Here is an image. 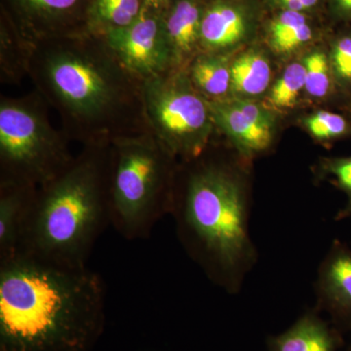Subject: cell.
<instances>
[{"instance_id":"21","label":"cell","mask_w":351,"mask_h":351,"mask_svg":"<svg viewBox=\"0 0 351 351\" xmlns=\"http://www.w3.org/2000/svg\"><path fill=\"white\" fill-rule=\"evenodd\" d=\"M304 86L306 69L304 63L302 62L289 64L270 89L267 105L276 110L294 108Z\"/></svg>"},{"instance_id":"29","label":"cell","mask_w":351,"mask_h":351,"mask_svg":"<svg viewBox=\"0 0 351 351\" xmlns=\"http://www.w3.org/2000/svg\"><path fill=\"white\" fill-rule=\"evenodd\" d=\"M350 117H351V100H350ZM350 120H351V117H350Z\"/></svg>"},{"instance_id":"17","label":"cell","mask_w":351,"mask_h":351,"mask_svg":"<svg viewBox=\"0 0 351 351\" xmlns=\"http://www.w3.org/2000/svg\"><path fill=\"white\" fill-rule=\"evenodd\" d=\"M34 44L25 40L5 13L0 11V78L17 85L29 76Z\"/></svg>"},{"instance_id":"8","label":"cell","mask_w":351,"mask_h":351,"mask_svg":"<svg viewBox=\"0 0 351 351\" xmlns=\"http://www.w3.org/2000/svg\"><path fill=\"white\" fill-rule=\"evenodd\" d=\"M100 38L119 63L142 82L173 71L172 53L159 14L142 12L133 24Z\"/></svg>"},{"instance_id":"1","label":"cell","mask_w":351,"mask_h":351,"mask_svg":"<svg viewBox=\"0 0 351 351\" xmlns=\"http://www.w3.org/2000/svg\"><path fill=\"white\" fill-rule=\"evenodd\" d=\"M29 77L71 142L110 144L151 131L144 82L119 63L100 36L73 34L34 43Z\"/></svg>"},{"instance_id":"6","label":"cell","mask_w":351,"mask_h":351,"mask_svg":"<svg viewBox=\"0 0 351 351\" xmlns=\"http://www.w3.org/2000/svg\"><path fill=\"white\" fill-rule=\"evenodd\" d=\"M48 105L32 93L0 99V181L39 188L63 173L75 159L71 141L51 124Z\"/></svg>"},{"instance_id":"22","label":"cell","mask_w":351,"mask_h":351,"mask_svg":"<svg viewBox=\"0 0 351 351\" xmlns=\"http://www.w3.org/2000/svg\"><path fill=\"white\" fill-rule=\"evenodd\" d=\"M302 63L306 69L304 91L315 99L327 97L332 85L335 86L329 53L322 50L313 51L304 58Z\"/></svg>"},{"instance_id":"16","label":"cell","mask_w":351,"mask_h":351,"mask_svg":"<svg viewBox=\"0 0 351 351\" xmlns=\"http://www.w3.org/2000/svg\"><path fill=\"white\" fill-rule=\"evenodd\" d=\"M186 71L193 86L208 101L230 98L232 61L228 54L201 52Z\"/></svg>"},{"instance_id":"19","label":"cell","mask_w":351,"mask_h":351,"mask_svg":"<svg viewBox=\"0 0 351 351\" xmlns=\"http://www.w3.org/2000/svg\"><path fill=\"white\" fill-rule=\"evenodd\" d=\"M144 9V0H91L88 8L86 34L103 36L133 24Z\"/></svg>"},{"instance_id":"24","label":"cell","mask_w":351,"mask_h":351,"mask_svg":"<svg viewBox=\"0 0 351 351\" xmlns=\"http://www.w3.org/2000/svg\"><path fill=\"white\" fill-rule=\"evenodd\" d=\"M320 178L331 176L332 182L337 188L345 193L348 201L343 209L337 215L336 221L351 217V156L335 157L321 160L317 169Z\"/></svg>"},{"instance_id":"26","label":"cell","mask_w":351,"mask_h":351,"mask_svg":"<svg viewBox=\"0 0 351 351\" xmlns=\"http://www.w3.org/2000/svg\"><path fill=\"white\" fill-rule=\"evenodd\" d=\"M276 1L283 10L302 13L315 6L319 0H276Z\"/></svg>"},{"instance_id":"25","label":"cell","mask_w":351,"mask_h":351,"mask_svg":"<svg viewBox=\"0 0 351 351\" xmlns=\"http://www.w3.org/2000/svg\"><path fill=\"white\" fill-rule=\"evenodd\" d=\"M335 86L351 100V36H343L332 44L329 52Z\"/></svg>"},{"instance_id":"30","label":"cell","mask_w":351,"mask_h":351,"mask_svg":"<svg viewBox=\"0 0 351 351\" xmlns=\"http://www.w3.org/2000/svg\"><path fill=\"white\" fill-rule=\"evenodd\" d=\"M348 351H351V346H350V350H348Z\"/></svg>"},{"instance_id":"23","label":"cell","mask_w":351,"mask_h":351,"mask_svg":"<svg viewBox=\"0 0 351 351\" xmlns=\"http://www.w3.org/2000/svg\"><path fill=\"white\" fill-rule=\"evenodd\" d=\"M304 123L316 140L327 142L351 136V120L339 113L319 110L308 115Z\"/></svg>"},{"instance_id":"11","label":"cell","mask_w":351,"mask_h":351,"mask_svg":"<svg viewBox=\"0 0 351 351\" xmlns=\"http://www.w3.org/2000/svg\"><path fill=\"white\" fill-rule=\"evenodd\" d=\"M316 311L339 330L351 329V248L336 239L323 258L315 282Z\"/></svg>"},{"instance_id":"7","label":"cell","mask_w":351,"mask_h":351,"mask_svg":"<svg viewBox=\"0 0 351 351\" xmlns=\"http://www.w3.org/2000/svg\"><path fill=\"white\" fill-rule=\"evenodd\" d=\"M143 103L149 130L178 161L199 156L211 144L216 126L209 101L193 86L186 69L145 80Z\"/></svg>"},{"instance_id":"5","label":"cell","mask_w":351,"mask_h":351,"mask_svg":"<svg viewBox=\"0 0 351 351\" xmlns=\"http://www.w3.org/2000/svg\"><path fill=\"white\" fill-rule=\"evenodd\" d=\"M179 161L151 131L110 143V225L127 240L145 239L171 214Z\"/></svg>"},{"instance_id":"27","label":"cell","mask_w":351,"mask_h":351,"mask_svg":"<svg viewBox=\"0 0 351 351\" xmlns=\"http://www.w3.org/2000/svg\"><path fill=\"white\" fill-rule=\"evenodd\" d=\"M175 0H144L143 12H149L162 15Z\"/></svg>"},{"instance_id":"28","label":"cell","mask_w":351,"mask_h":351,"mask_svg":"<svg viewBox=\"0 0 351 351\" xmlns=\"http://www.w3.org/2000/svg\"><path fill=\"white\" fill-rule=\"evenodd\" d=\"M339 11L345 15H351V0H335Z\"/></svg>"},{"instance_id":"2","label":"cell","mask_w":351,"mask_h":351,"mask_svg":"<svg viewBox=\"0 0 351 351\" xmlns=\"http://www.w3.org/2000/svg\"><path fill=\"white\" fill-rule=\"evenodd\" d=\"M105 323V286L87 267L0 263V351H89Z\"/></svg>"},{"instance_id":"10","label":"cell","mask_w":351,"mask_h":351,"mask_svg":"<svg viewBox=\"0 0 351 351\" xmlns=\"http://www.w3.org/2000/svg\"><path fill=\"white\" fill-rule=\"evenodd\" d=\"M216 128L230 138L246 158L269 151L276 136V119L269 108L247 99L209 101Z\"/></svg>"},{"instance_id":"15","label":"cell","mask_w":351,"mask_h":351,"mask_svg":"<svg viewBox=\"0 0 351 351\" xmlns=\"http://www.w3.org/2000/svg\"><path fill=\"white\" fill-rule=\"evenodd\" d=\"M343 345L341 330L322 319L315 308L302 314L282 334L267 339V351H339Z\"/></svg>"},{"instance_id":"4","label":"cell","mask_w":351,"mask_h":351,"mask_svg":"<svg viewBox=\"0 0 351 351\" xmlns=\"http://www.w3.org/2000/svg\"><path fill=\"white\" fill-rule=\"evenodd\" d=\"M110 144L83 145L71 165L39 186L18 255L86 267L110 221Z\"/></svg>"},{"instance_id":"18","label":"cell","mask_w":351,"mask_h":351,"mask_svg":"<svg viewBox=\"0 0 351 351\" xmlns=\"http://www.w3.org/2000/svg\"><path fill=\"white\" fill-rule=\"evenodd\" d=\"M271 75V66L262 51L250 49L242 53L232 61L230 97L247 99L260 96L269 88Z\"/></svg>"},{"instance_id":"14","label":"cell","mask_w":351,"mask_h":351,"mask_svg":"<svg viewBox=\"0 0 351 351\" xmlns=\"http://www.w3.org/2000/svg\"><path fill=\"white\" fill-rule=\"evenodd\" d=\"M205 0H175L162 14L172 53L173 71L186 69L201 52L200 29Z\"/></svg>"},{"instance_id":"20","label":"cell","mask_w":351,"mask_h":351,"mask_svg":"<svg viewBox=\"0 0 351 351\" xmlns=\"http://www.w3.org/2000/svg\"><path fill=\"white\" fill-rule=\"evenodd\" d=\"M269 38L277 55H288L311 40L313 29L304 14L283 10L272 21Z\"/></svg>"},{"instance_id":"3","label":"cell","mask_w":351,"mask_h":351,"mask_svg":"<svg viewBox=\"0 0 351 351\" xmlns=\"http://www.w3.org/2000/svg\"><path fill=\"white\" fill-rule=\"evenodd\" d=\"M171 214L189 257L212 282L230 294L239 293L258 261L243 169L210 158L206 151L179 161Z\"/></svg>"},{"instance_id":"12","label":"cell","mask_w":351,"mask_h":351,"mask_svg":"<svg viewBox=\"0 0 351 351\" xmlns=\"http://www.w3.org/2000/svg\"><path fill=\"white\" fill-rule=\"evenodd\" d=\"M38 191L32 184L0 181V263L19 253Z\"/></svg>"},{"instance_id":"9","label":"cell","mask_w":351,"mask_h":351,"mask_svg":"<svg viewBox=\"0 0 351 351\" xmlns=\"http://www.w3.org/2000/svg\"><path fill=\"white\" fill-rule=\"evenodd\" d=\"M91 0H1L21 36L32 44L48 39L86 34Z\"/></svg>"},{"instance_id":"13","label":"cell","mask_w":351,"mask_h":351,"mask_svg":"<svg viewBox=\"0 0 351 351\" xmlns=\"http://www.w3.org/2000/svg\"><path fill=\"white\" fill-rule=\"evenodd\" d=\"M248 31V20L237 3L230 0H205L201 20V52L226 55L246 38Z\"/></svg>"}]
</instances>
